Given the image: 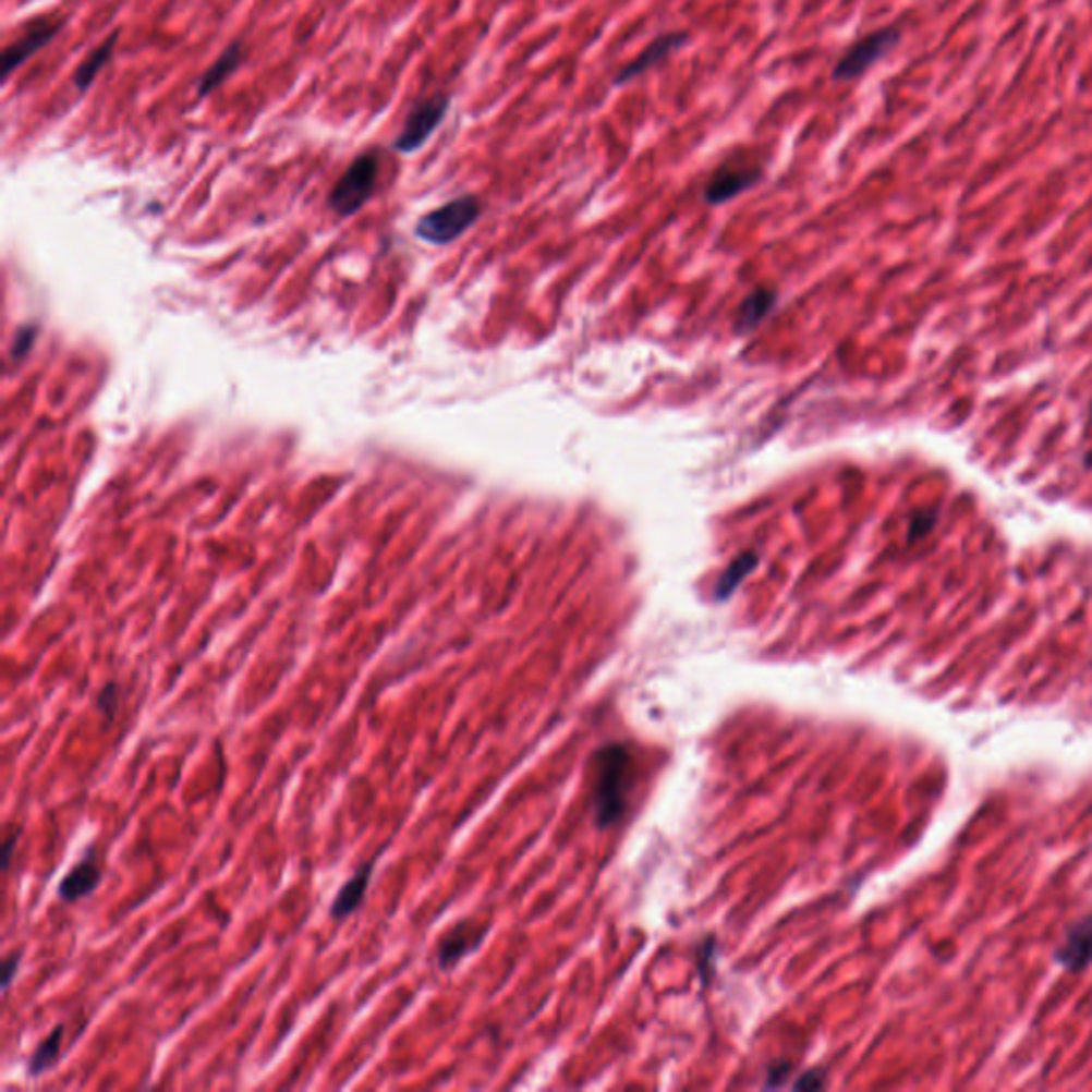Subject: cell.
<instances>
[{
	"label": "cell",
	"mask_w": 1092,
	"mask_h": 1092,
	"mask_svg": "<svg viewBox=\"0 0 1092 1092\" xmlns=\"http://www.w3.org/2000/svg\"><path fill=\"white\" fill-rule=\"evenodd\" d=\"M20 962H22V954L20 951H9L2 960V993H9L15 975H17V969H20Z\"/></svg>",
	"instance_id": "ac0fdd59"
},
{
	"label": "cell",
	"mask_w": 1092,
	"mask_h": 1092,
	"mask_svg": "<svg viewBox=\"0 0 1092 1092\" xmlns=\"http://www.w3.org/2000/svg\"><path fill=\"white\" fill-rule=\"evenodd\" d=\"M244 60V44L235 41L227 50L218 56V60L205 71V75L199 80V97L211 95L216 88H220L242 64Z\"/></svg>",
	"instance_id": "4fadbf2b"
},
{
	"label": "cell",
	"mask_w": 1092,
	"mask_h": 1092,
	"mask_svg": "<svg viewBox=\"0 0 1092 1092\" xmlns=\"http://www.w3.org/2000/svg\"><path fill=\"white\" fill-rule=\"evenodd\" d=\"M376 180H378V156L374 151L356 156L348 165L344 175L336 182L329 195V207L344 218L356 214L367 201L372 199Z\"/></svg>",
	"instance_id": "3957f363"
},
{
	"label": "cell",
	"mask_w": 1092,
	"mask_h": 1092,
	"mask_svg": "<svg viewBox=\"0 0 1092 1092\" xmlns=\"http://www.w3.org/2000/svg\"><path fill=\"white\" fill-rule=\"evenodd\" d=\"M448 107H450L448 95H436L416 102L410 109L393 142V149L399 154H414L416 149L423 148L429 142V137L438 131V126L445 122Z\"/></svg>",
	"instance_id": "277c9868"
},
{
	"label": "cell",
	"mask_w": 1092,
	"mask_h": 1092,
	"mask_svg": "<svg viewBox=\"0 0 1092 1092\" xmlns=\"http://www.w3.org/2000/svg\"><path fill=\"white\" fill-rule=\"evenodd\" d=\"M1056 962L1067 971H1084L1092 964V915L1078 922L1056 949Z\"/></svg>",
	"instance_id": "8fae6325"
},
{
	"label": "cell",
	"mask_w": 1092,
	"mask_h": 1092,
	"mask_svg": "<svg viewBox=\"0 0 1092 1092\" xmlns=\"http://www.w3.org/2000/svg\"><path fill=\"white\" fill-rule=\"evenodd\" d=\"M100 882H102V866L99 864L95 847H90L88 853L77 864H73L71 871L60 879L58 898L73 905L95 893Z\"/></svg>",
	"instance_id": "9c48e42d"
},
{
	"label": "cell",
	"mask_w": 1092,
	"mask_h": 1092,
	"mask_svg": "<svg viewBox=\"0 0 1092 1092\" xmlns=\"http://www.w3.org/2000/svg\"><path fill=\"white\" fill-rule=\"evenodd\" d=\"M773 305H775V293L768 289H757L751 295H747L741 310H739L737 331L739 333L751 331L773 310Z\"/></svg>",
	"instance_id": "2e32d148"
},
{
	"label": "cell",
	"mask_w": 1092,
	"mask_h": 1092,
	"mask_svg": "<svg viewBox=\"0 0 1092 1092\" xmlns=\"http://www.w3.org/2000/svg\"><path fill=\"white\" fill-rule=\"evenodd\" d=\"M118 35H120L118 31H116V33H111V35H109V37H107L100 46H97L95 50L90 51V53L86 56V60L77 66V71H75V75H73V86H75L80 93H84V90H88V88H90V84L95 82V77H97L100 71H102V66L109 62V58H111V53H113V46H116V41H118Z\"/></svg>",
	"instance_id": "9a60e30c"
},
{
	"label": "cell",
	"mask_w": 1092,
	"mask_h": 1092,
	"mask_svg": "<svg viewBox=\"0 0 1092 1092\" xmlns=\"http://www.w3.org/2000/svg\"><path fill=\"white\" fill-rule=\"evenodd\" d=\"M62 1038H64V1027L58 1024L39 1042V1045L35 1047V1052L31 1054L28 1063H26V1076L28 1078L44 1076L46 1071H50L51 1067L58 1063V1056H60V1049H62Z\"/></svg>",
	"instance_id": "5bb4252c"
},
{
	"label": "cell",
	"mask_w": 1092,
	"mask_h": 1092,
	"mask_svg": "<svg viewBox=\"0 0 1092 1092\" xmlns=\"http://www.w3.org/2000/svg\"><path fill=\"white\" fill-rule=\"evenodd\" d=\"M690 44V35L688 33H664L659 37H655L645 50L641 51L632 62H628L612 80L615 86H626L630 82H634L636 77L645 75L648 69L662 64L668 56H672L675 51L681 50L683 46Z\"/></svg>",
	"instance_id": "ba28073f"
},
{
	"label": "cell",
	"mask_w": 1092,
	"mask_h": 1092,
	"mask_svg": "<svg viewBox=\"0 0 1092 1092\" xmlns=\"http://www.w3.org/2000/svg\"><path fill=\"white\" fill-rule=\"evenodd\" d=\"M17 841H20V830L7 833L4 844H2V871H9V866H11V858H13V847H15Z\"/></svg>",
	"instance_id": "ffe728a7"
},
{
	"label": "cell",
	"mask_w": 1092,
	"mask_h": 1092,
	"mask_svg": "<svg viewBox=\"0 0 1092 1092\" xmlns=\"http://www.w3.org/2000/svg\"><path fill=\"white\" fill-rule=\"evenodd\" d=\"M755 563H757L755 553H745L739 559H735L730 563V568L724 572V577L719 579V583L715 587V597L726 599V597L732 596L735 590L741 585V581L755 568Z\"/></svg>",
	"instance_id": "e0dca14e"
},
{
	"label": "cell",
	"mask_w": 1092,
	"mask_h": 1092,
	"mask_svg": "<svg viewBox=\"0 0 1092 1092\" xmlns=\"http://www.w3.org/2000/svg\"><path fill=\"white\" fill-rule=\"evenodd\" d=\"M116 706H118V685L116 683H107L102 690H100L99 695H97V708L105 717H113L116 713Z\"/></svg>",
	"instance_id": "d6986e66"
},
{
	"label": "cell",
	"mask_w": 1092,
	"mask_h": 1092,
	"mask_svg": "<svg viewBox=\"0 0 1092 1092\" xmlns=\"http://www.w3.org/2000/svg\"><path fill=\"white\" fill-rule=\"evenodd\" d=\"M594 820L599 828L617 824L626 809L634 784V757L626 745L602 747L594 757Z\"/></svg>",
	"instance_id": "6da1fadb"
},
{
	"label": "cell",
	"mask_w": 1092,
	"mask_h": 1092,
	"mask_svg": "<svg viewBox=\"0 0 1092 1092\" xmlns=\"http://www.w3.org/2000/svg\"><path fill=\"white\" fill-rule=\"evenodd\" d=\"M62 26H64L62 20H50V17L37 20L24 33V37H20L11 46H7L4 51H2V82H7L9 75L17 66H22L31 56H35L37 51L44 50L50 44L51 39L60 33Z\"/></svg>",
	"instance_id": "52a82bcc"
},
{
	"label": "cell",
	"mask_w": 1092,
	"mask_h": 1092,
	"mask_svg": "<svg viewBox=\"0 0 1092 1092\" xmlns=\"http://www.w3.org/2000/svg\"><path fill=\"white\" fill-rule=\"evenodd\" d=\"M796 1089H822L824 1082H822V1076L820 1073H804L798 1082L794 1084Z\"/></svg>",
	"instance_id": "44dd1931"
},
{
	"label": "cell",
	"mask_w": 1092,
	"mask_h": 1092,
	"mask_svg": "<svg viewBox=\"0 0 1092 1092\" xmlns=\"http://www.w3.org/2000/svg\"><path fill=\"white\" fill-rule=\"evenodd\" d=\"M898 39H900V35L894 28H882V31L866 35L864 39L853 44L837 60V64L833 69V80L835 82H851V80L860 77L877 60H882L888 51L893 50L894 46L898 44Z\"/></svg>",
	"instance_id": "5b68a950"
},
{
	"label": "cell",
	"mask_w": 1092,
	"mask_h": 1092,
	"mask_svg": "<svg viewBox=\"0 0 1092 1092\" xmlns=\"http://www.w3.org/2000/svg\"><path fill=\"white\" fill-rule=\"evenodd\" d=\"M762 180V169L753 165H721L704 189V201L721 205L751 191Z\"/></svg>",
	"instance_id": "8992f818"
},
{
	"label": "cell",
	"mask_w": 1092,
	"mask_h": 1092,
	"mask_svg": "<svg viewBox=\"0 0 1092 1092\" xmlns=\"http://www.w3.org/2000/svg\"><path fill=\"white\" fill-rule=\"evenodd\" d=\"M481 201L472 195L448 201L416 222V235L429 244L445 246L459 240L481 218Z\"/></svg>",
	"instance_id": "7a4b0ae2"
},
{
	"label": "cell",
	"mask_w": 1092,
	"mask_h": 1092,
	"mask_svg": "<svg viewBox=\"0 0 1092 1092\" xmlns=\"http://www.w3.org/2000/svg\"><path fill=\"white\" fill-rule=\"evenodd\" d=\"M487 933V926H476L474 922H459L452 926L447 935H442L438 949H436V960L442 971L452 969L461 958L472 954L478 945L483 944V937Z\"/></svg>",
	"instance_id": "30bf717a"
},
{
	"label": "cell",
	"mask_w": 1092,
	"mask_h": 1092,
	"mask_svg": "<svg viewBox=\"0 0 1092 1092\" xmlns=\"http://www.w3.org/2000/svg\"><path fill=\"white\" fill-rule=\"evenodd\" d=\"M374 864H376V860H369L363 866H359L356 873L338 890L336 898L331 900V907H329V918L331 920L342 922V920L350 918L363 905L365 894H367V888H369V882H372V875H374Z\"/></svg>",
	"instance_id": "7c38bea8"
}]
</instances>
